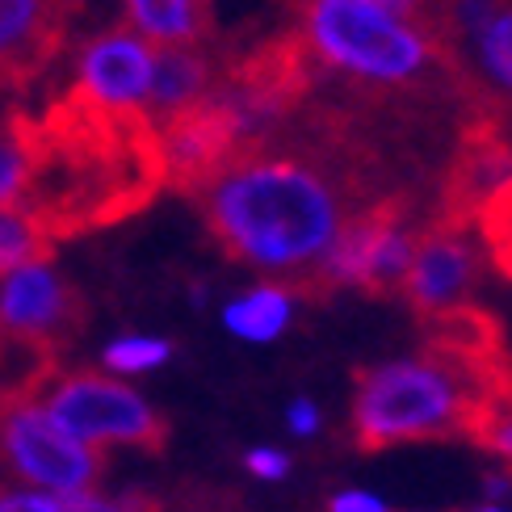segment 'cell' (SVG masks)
<instances>
[{
  "label": "cell",
  "mask_w": 512,
  "mask_h": 512,
  "mask_svg": "<svg viewBox=\"0 0 512 512\" xmlns=\"http://www.w3.org/2000/svg\"><path fill=\"white\" fill-rule=\"evenodd\" d=\"M420 223L424 219H416L412 189H391V194L349 215V223L336 231L324 265H319V303L336 286H357L370 298H395L403 273L412 265Z\"/></svg>",
  "instance_id": "6"
},
{
  "label": "cell",
  "mask_w": 512,
  "mask_h": 512,
  "mask_svg": "<svg viewBox=\"0 0 512 512\" xmlns=\"http://www.w3.org/2000/svg\"><path fill=\"white\" fill-rule=\"evenodd\" d=\"M378 147L336 110H311L307 126L244 147L194 202L227 261L265 286L319 303V265L336 231L361 206L391 194Z\"/></svg>",
  "instance_id": "1"
},
{
  "label": "cell",
  "mask_w": 512,
  "mask_h": 512,
  "mask_svg": "<svg viewBox=\"0 0 512 512\" xmlns=\"http://www.w3.org/2000/svg\"><path fill=\"white\" fill-rule=\"evenodd\" d=\"M89 328V298L72 282L51 273V265L17 269L5 277L0 290V332L13 345L42 361H59Z\"/></svg>",
  "instance_id": "9"
},
{
  "label": "cell",
  "mask_w": 512,
  "mask_h": 512,
  "mask_svg": "<svg viewBox=\"0 0 512 512\" xmlns=\"http://www.w3.org/2000/svg\"><path fill=\"white\" fill-rule=\"evenodd\" d=\"M479 512H500V508H479Z\"/></svg>",
  "instance_id": "28"
},
{
  "label": "cell",
  "mask_w": 512,
  "mask_h": 512,
  "mask_svg": "<svg viewBox=\"0 0 512 512\" xmlns=\"http://www.w3.org/2000/svg\"><path fill=\"white\" fill-rule=\"evenodd\" d=\"M248 471L261 475V479H282L290 471V462H286V454H277V450H252L248 454Z\"/></svg>",
  "instance_id": "24"
},
{
  "label": "cell",
  "mask_w": 512,
  "mask_h": 512,
  "mask_svg": "<svg viewBox=\"0 0 512 512\" xmlns=\"http://www.w3.org/2000/svg\"><path fill=\"white\" fill-rule=\"evenodd\" d=\"M156 135H160L168 189H177L185 198H194L206 181H215L223 168L244 152V147L256 143L248 135V126L240 122V114L231 110L219 93H206L202 101L185 105L173 118H164L156 126Z\"/></svg>",
  "instance_id": "10"
},
{
  "label": "cell",
  "mask_w": 512,
  "mask_h": 512,
  "mask_svg": "<svg viewBox=\"0 0 512 512\" xmlns=\"http://www.w3.org/2000/svg\"><path fill=\"white\" fill-rule=\"evenodd\" d=\"M152 63H156L152 42L122 26L84 42V51L76 55V80L68 89L101 105V110L143 114L147 89H152Z\"/></svg>",
  "instance_id": "13"
},
{
  "label": "cell",
  "mask_w": 512,
  "mask_h": 512,
  "mask_svg": "<svg viewBox=\"0 0 512 512\" xmlns=\"http://www.w3.org/2000/svg\"><path fill=\"white\" fill-rule=\"evenodd\" d=\"M219 63L206 47H156L152 63V89H147L143 114L156 126L164 118H173L185 105L202 101L219 80Z\"/></svg>",
  "instance_id": "14"
},
{
  "label": "cell",
  "mask_w": 512,
  "mask_h": 512,
  "mask_svg": "<svg viewBox=\"0 0 512 512\" xmlns=\"http://www.w3.org/2000/svg\"><path fill=\"white\" fill-rule=\"evenodd\" d=\"M30 122L34 114L9 110L0 118V206H21L30 181Z\"/></svg>",
  "instance_id": "18"
},
{
  "label": "cell",
  "mask_w": 512,
  "mask_h": 512,
  "mask_svg": "<svg viewBox=\"0 0 512 512\" xmlns=\"http://www.w3.org/2000/svg\"><path fill=\"white\" fill-rule=\"evenodd\" d=\"M324 512H391L378 496H366V492H345V496H332Z\"/></svg>",
  "instance_id": "25"
},
{
  "label": "cell",
  "mask_w": 512,
  "mask_h": 512,
  "mask_svg": "<svg viewBox=\"0 0 512 512\" xmlns=\"http://www.w3.org/2000/svg\"><path fill=\"white\" fill-rule=\"evenodd\" d=\"M512 378L508 366H475L424 340L416 357L353 374V441L382 454L403 441H466L475 403Z\"/></svg>",
  "instance_id": "3"
},
{
  "label": "cell",
  "mask_w": 512,
  "mask_h": 512,
  "mask_svg": "<svg viewBox=\"0 0 512 512\" xmlns=\"http://www.w3.org/2000/svg\"><path fill=\"white\" fill-rule=\"evenodd\" d=\"M76 0H0V93L30 84L68 47Z\"/></svg>",
  "instance_id": "12"
},
{
  "label": "cell",
  "mask_w": 512,
  "mask_h": 512,
  "mask_svg": "<svg viewBox=\"0 0 512 512\" xmlns=\"http://www.w3.org/2000/svg\"><path fill=\"white\" fill-rule=\"evenodd\" d=\"M0 466L34 492L80 496L101 479L105 454L59 429L34 391H0Z\"/></svg>",
  "instance_id": "7"
},
{
  "label": "cell",
  "mask_w": 512,
  "mask_h": 512,
  "mask_svg": "<svg viewBox=\"0 0 512 512\" xmlns=\"http://www.w3.org/2000/svg\"><path fill=\"white\" fill-rule=\"evenodd\" d=\"M370 5H378V9H387L391 17H399V21H412V26H420L429 38H437L441 42V0H370ZM445 47V42H441ZM450 55V51H445ZM454 59V55H450Z\"/></svg>",
  "instance_id": "22"
},
{
  "label": "cell",
  "mask_w": 512,
  "mask_h": 512,
  "mask_svg": "<svg viewBox=\"0 0 512 512\" xmlns=\"http://www.w3.org/2000/svg\"><path fill=\"white\" fill-rule=\"evenodd\" d=\"M55 252H59V244L26 210L0 206V277H9L17 269H34V265H51Z\"/></svg>",
  "instance_id": "16"
},
{
  "label": "cell",
  "mask_w": 512,
  "mask_h": 512,
  "mask_svg": "<svg viewBox=\"0 0 512 512\" xmlns=\"http://www.w3.org/2000/svg\"><path fill=\"white\" fill-rule=\"evenodd\" d=\"M294 30L319 68L349 76L357 89L399 101L458 97L466 110L462 72L441 42L370 0H298Z\"/></svg>",
  "instance_id": "4"
},
{
  "label": "cell",
  "mask_w": 512,
  "mask_h": 512,
  "mask_svg": "<svg viewBox=\"0 0 512 512\" xmlns=\"http://www.w3.org/2000/svg\"><path fill=\"white\" fill-rule=\"evenodd\" d=\"M479 273H483V261H479V248L471 244V227H450L429 215L416 231L412 265L403 273L399 294L408 298L412 315L424 324L437 311L466 303V294L479 286Z\"/></svg>",
  "instance_id": "11"
},
{
  "label": "cell",
  "mask_w": 512,
  "mask_h": 512,
  "mask_svg": "<svg viewBox=\"0 0 512 512\" xmlns=\"http://www.w3.org/2000/svg\"><path fill=\"white\" fill-rule=\"evenodd\" d=\"M290 429L298 433V437H307V433H315L319 429V412H315V403H307V399H298L294 408H290Z\"/></svg>",
  "instance_id": "26"
},
{
  "label": "cell",
  "mask_w": 512,
  "mask_h": 512,
  "mask_svg": "<svg viewBox=\"0 0 512 512\" xmlns=\"http://www.w3.org/2000/svg\"><path fill=\"white\" fill-rule=\"evenodd\" d=\"M466 441H471L475 450L500 458L512 471V378L475 403L471 424H466Z\"/></svg>",
  "instance_id": "17"
},
{
  "label": "cell",
  "mask_w": 512,
  "mask_h": 512,
  "mask_svg": "<svg viewBox=\"0 0 512 512\" xmlns=\"http://www.w3.org/2000/svg\"><path fill=\"white\" fill-rule=\"evenodd\" d=\"M512 177V114L466 110L454 152L441 168V189L433 219L450 227H471L479 206Z\"/></svg>",
  "instance_id": "8"
},
{
  "label": "cell",
  "mask_w": 512,
  "mask_h": 512,
  "mask_svg": "<svg viewBox=\"0 0 512 512\" xmlns=\"http://www.w3.org/2000/svg\"><path fill=\"white\" fill-rule=\"evenodd\" d=\"M168 189L156 122L118 114L63 89L30 122V181L17 210L72 240L147 210Z\"/></svg>",
  "instance_id": "2"
},
{
  "label": "cell",
  "mask_w": 512,
  "mask_h": 512,
  "mask_svg": "<svg viewBox=\"0 0 512 512\" xmlns=\"http://www.w3.org/2000/svg\"><path fill=\"white\" fill-rule=\"evenodd\" d=\"M126 30L152 47H202L210 38V0H122Z\"/></svg>",
  "instance_id": "15"
},
{
  "label": "cell",
  "mask_w": 512,
  "mask_h": 512,
  "mask_svg": "<svg viewBox=\"0 0 512 512\" xmlns=\"http://www.w3.org/2000/svg\"><path fill=\"white\" fill-rule=\"evenodd\" d=\"M0 512H63V504L59 496L47 492H17V496L0 492Z\"/></svg>",
  "instance_id": "23"
},
{
  "label": "cell",
  "mask_w": 512,
  "mask_h": 512,
  "mask_svg": "<svg viewBox=\"0 0 512 512\" xmlns=\"http://www.w3.org/2000/svg\"><path fill=\"white\" fill-rule=\"evenodd\" d=\"M475 227H479V240H483V252H487V261H492V269L504 282H512V177L479 206Z\"/></svg>",
  "instance_id": "20"
},
{
  "label": "cell",
  "mask_w": 512,
  "mask_h": 512,
  "mask_svg": "<svg viewBox=\"0 0 512 512\" xmlns=\"http://www.w3.org/2000/svg\"><path fill=\"white\" fill-rule=\"evenodd\" d=\"M173 353L168 340H156V336H126V340H114L110 353H105V366L110 370H122V374H139V370H152L160 361Z\"/></svg>",
  "instance_id": "21"
},
{
  "label": "cell",
  "mask_w": 512,
  "mask_h": 512,
  "mask_svg": "<svg viewBox=\"0 0 512 512\" xmlns=\"http://www.w3.org/2000/svg\"><path fill=\"white\" fill-rule=\"evenodd\" d=\"M5 353H9V340H5V332H0V361H5Z\"/></svg>",
  "instance_id": "27"
},
{
  "label": "cell",
  "mask_w": 512,
  "mask_h": 512,
  "mask_svg": "<svg viewBox=\"0 0 512 512\" xmlns=\"http://www.w3.org/2000/svg\"><path fill=\"white\" fill-rule=\"evenodd\" d=\"M286 319H290V294L277 290V286H256L248 298L231 303L227 328L248 336V340H273L286 328Z\"/></svg>",
  "instance_id": "19"
},
{
  "label": "cell",
  "mask_w": 512,
  "mask_h": 512,
  "mask_svg": "<svg viewBox=\"0 0 512 512\" xmlns=\"http://www.w3.org/2000/svg\"><path fill=\"white\" fill-rule=\"evenodd\" d=\"M59 429H68L84 445H135L143 454H164L168 445V420L126 382L110 378L105 370H51L34 387Z\"/></svg>",
  "instance_id": "5"
}]
</instances>
